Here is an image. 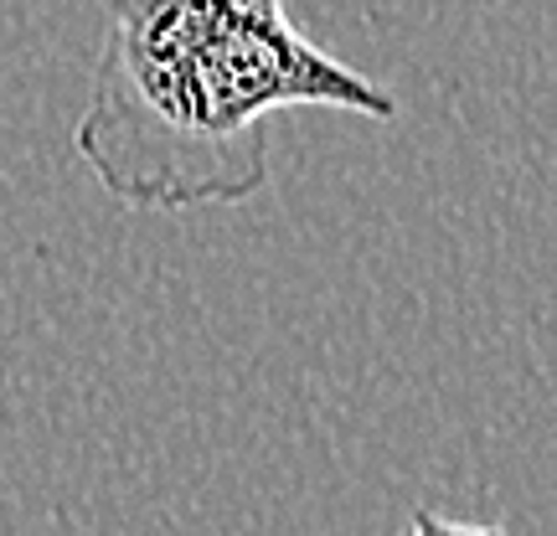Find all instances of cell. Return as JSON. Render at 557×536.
Segmentation results:
<instances>
[{"mask_svg":"<svg viewBox=\"0 0 557 536\" xmlns=\"http://www.w3.org/2000/svg\"><path fill=\"white\" fill-rule=\"evenodd\" d=\"M284 109L403 114L382 83L305 37L284 0H109L73 150L139 212L238 207L269 186V120Z\"/></svg>","mask_w":557,"mask_h":536,"instance_id":"1","label":"cell"}]
</instances>
